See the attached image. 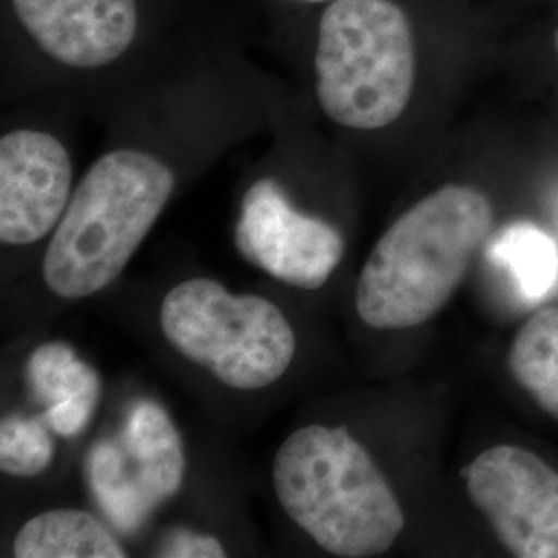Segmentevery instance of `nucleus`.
Here are the masks:
<instances>
[{"label":"nucleus","instance_id":"nucleus-1","mask_svg":"<svg viewBox=\"0 0 558 558\" xmlns=\"http://www.w3.org/2000/svg\"><path fill=\"white\" fill-rule=\"evenodd\" d=\"M493 216L490 199L468 184H445L414 203L385 230L360 271V320L401 331L433 319L490 236Z\"/></svg>","mask_w":558,"mask_h":558},{"label":"nucleus","instance_id":"nucleus-2","mask_svg":"<svg viewBox=\"0 0 558 558\" xmlns=\"http://www.w3.org/2000/svg\"><path fill=\"white\" fill-rule=\"evenodd\" d=\"M271 478L283 513L327 555L380 557L405 527L393 488L345 426L292 430L276 451Z\"/></svg>","mask_w":558,"mask_h":558},{"label":"nucleus","instance_id":"nucleus-3","mask_svg":"<svg viewBox=\"0 0 558 558\" xmlns=\"http://www.w3.org/2000/svg\"><path fill=\"white\" fill-rule=\"evenodd\" d=\"M177 189L166 161L135 147L112 149L73 191L41 259L46 288L62 300L112 286L160 220Z\"/></svg>","mask_w":558,"mask_h":558},{"label":"nucleus","instance_id":"nucleus-4","mask_svg":"<svg viewBox=\"0 0 558 558\" xmlns=\"http://www.w3.org/2000/svg\"><path fill=\"white\" fill-rule=\"evenodd\" d=\"M317 100L343 129L379 131L405 112L416 85V41L396 0H331L315 48Z\"/></svg>","mask_w":558,"mask_h":558},{"label":"nucleus","instance_id":"nucleus-5","mask_svg":"<svg viewBox=\"0 0 558 558\" xmlns=\"http://www.w3.org/2000/svg\"><path fill=\"white\" fill-rule=\"evenodd\" d=\"M160 329L182 359L236 391L276 385L299 348L296 331L276 302L234 294L211 278L172 286L161 299Z\"/></svg>","mask_w":558,"mask_h":558},{"label":"nucleus","instance_id":"nucleus-6","mask_svg":"<svg viewBox=\"0 0 558 558\" xmlns=\"http://www.w3.org/2000/svg\"><path fill=\"white\" fill-rule=\"evenodd\" d=\"M470 499L519 558H558V472L515 445L486 449L465 470Z\"/></svg>","mask_w":558,"mask_h":558},{"label":"nucleus","instance_id":"nucleus-7","mask_svg":"<svg viewBox=\"0 0 558 558\" xmlns=\"http://www.w3.org/2000/svg\"><path fill=\"white\" fill-rule=\"evenodd\" d=\"M236 246L260 271L300 290L323 288L345 255L338 228L300 211L274 179L257 180L244 193Z\"/></svg>","mask_w":558,"mask_h":558},{"label":"nucleus","instance_id":"nucleus-8","mask_svg":"<svg viewBox=\"0 0 558 558\" xmlns=\"http://www.w3.org/2000/svg\"><path fill=\"white\" fill-rule=\"evenodd\" d=\"M64 143L38 129H15L0 140V240L27 246L52 236L75 191Z\"/></svg>","mask_w":558,"mask_h":558},{"label":"nucleus","instance_id":"nucleus-9","mask_svg":"<svg viewBox=\"0 0 558 558\" xmlns=\"http://www.w3.org/2000/svg\"><path fill=\"white\" fill-rule=\"evenodd\" d=\"M11 7L29 40L69 69L110 66L140 34L137 0H11Z\"/></svg>","mask_w":558,"mask_h":558},{"label":"nucleus","instance_id":"nucleus-10","mask_svg":"<svg viewBox=\"0 0 558 558\" xmlns=\"http://www.w3.org/2000/svg\"><path fill=\"white\" fill-rule=\"evenodd\" d=\"M25 375L44 403L41 418L60 437H77L94 418L101 398V379L92 364L62 343L48 341L34 350Z\"/></svg>","mask_w":558,"mask_h":558},{"label":"nucleus","instance_id":"nucleus-11","mask_svg":"<svg viewBox=\"0 0 558 558\" xmlns=\"http://www.w3.org/2000/svg\"><path fill=\"white\" fill-rule=\"evenodd\" d=\"M17 558H122L119 538L83 509H50L27 519L13 539Z\"/></svg>","mask_w":558,"mask_h":558},{"label":"nucleus","instance_id":"nucleus-12","mask_svg":"<svg viewBox=\"0 0 558 558\" xmlns=\"http://www.w3.org/2000/svg\"><path fill=\"white\" fill-rule=\"evenodd\" d=\"M126 442L140 468V484L149 499L166 500L182 488L186 453L168 412L156 401H141L126 424Z\"/></svg>","mask_w":558,"mask_h":558},{"label":"nucleus","instance_id":"nucleus-13","mask_svg":"<svg viewBox=\"0 0 558 558\" xmlns=\"http://www.w3.org/2000/svg\"><path fill=\"white\" fill-rule=\"evenodd\" d=\"M509 371L558 420V308H542L519 329L509 350Z\"/></svg>","mask_w":558,"mask_h":558},{"label":"nucleus","instance_id":"nucleus-14","mask_svg":"<svg viewBox=\"0 0 558 558\" xmlns=\"http://www.w3.org/2000/svg\"><path fill=\"white\" fill-rule=\"evenodd\" d=\"M488 259L509 269L527 300H542L558 281V244L534 223L505 228L488 246Z\"/></svg>","mask_w":558,"mask_h":558},{"label":"nucleus","instance_id":"nucleus-15","mask_svg":"<svg viewBox=\"0 0 558 558\" xmlns=\"http://www.w3.org/2000/svg\"><path fill=\"white\" fill-rule=\"evenodd\" d=\"M52 428L41 416H4L0 424V470L15 478H34L54 459Z\"/></svg>","mask_w":558,"mask_h":558},{"label":"nucleus","instance_id":"nucleus-16","mask_svg":"<svg viewBox=\"0 0 558 558\" xmlns=\"http://www.w3.org/2000/svg\"><path fill=\"white\" fill-rule=\"evenodd\" d=\"M158 555L168 558H221L226 557V546L211 534L195 530H172L161 539Z\"/></svg>","mask_w":558,"mask_h":558},{"label":"nucleus","instance_id":"nucleus-17","mask_svg":"<svg viewBox=\"0 0 558 558\" xmlns=\"http://www.w3.org/2000/svg\"><path fill=\"white\" fill-rule=\"evenodd\" d=\"M292 2H306V4H327L331 0H292Z\"/></svg>","mask_w":558,"mask_h":558},{"label":"nucleus","instance_id":"nucleus-18","mask_svg":"<svg viewBox=\"0 0 558 558\" xmlns=\"http://www.w3.org/2000/svg\"><path fill=\"white\" fill-rule=\"evenodd\" d=\"M557 52H558V29H557Z\"/></svg>","mask_w":558,"mask_h":558}]
</instances>
